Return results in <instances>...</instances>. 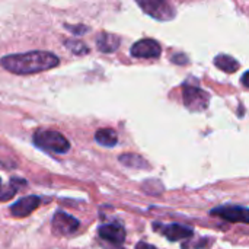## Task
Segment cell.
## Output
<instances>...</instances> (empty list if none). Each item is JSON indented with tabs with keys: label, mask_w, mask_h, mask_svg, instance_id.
I'll list each match as a JSON object with an SVG mask.
<instances>
[{
	"label": "cell",
	"mask_w": 249,
	"mask_h": 249,
	"mask_svg": "<svg viewBox=\"0 0 249 249\" xmlns=\"http://www.w3.org/2000/svg\"><path fill=\"white\" fill-rule=\"evenodd\" d=\"M136 249H158V248H155L153 245L146 244V242H139V244L136 245Z\"/></svg>",
	"instance_id": "ac0fdd59"
},
{
	"label": "cell",
	"mask_w": 249,
	"mask_h": 249,
	"mask_svg": "<svg viewBox=\"0 0 249 249\" xmlns=\"http://www.w3.org/2000/svg\"><path fill=\"white\" fill-rule=\"evenodd\" d=\"M118 160L127 166V168H133V169H150V165L147 163V160L144 158H142L140 155L136 153H124L118 158Z\"/></svg>",
	"instance_id": "7c38bea8"
},
{
	"label": "cell",
	"mask_w": 249,
	"mask_h": 249,
	"mask_svg": "<svg viewBox=\"0 0 249 249\" xmlns=\"http://www.w3.org/2000/svg\"><path fill=\"white\" fill-rule=\"evenodd\" d=\"M162 233H163L171 242H177V241H182V239L191 238L194 232H193V229L188 228V226L174 223V225L163 226V228H162Z\"/></svg>",
	"instance_id": "8fae6325"
},
{
	"label": "cell",
	"mask_w": 249,
	"mask_h": 249,
	"mask_svg": "<svg viewBox=\"0 0 249 249\" xmlns=\"http://www.w3.org/2000/svg\"><path fill=\"white\" fill-rule=\"evenodd\" d=\"M0 184H1V179H0Z\"/></svg>",
	"instance_id": "44dd1931"
},
{
	"label": "cell",
	"mask_w": 249,
	"mask_h": 249,
	"mask_svg": "<svg viewBox=\"0 0 249 249\" xmlns=\"http://www.w3.org/2000/svg\"><path fill=\"white\" fill-rule=\"evenodd\" d=\"M121 44V38L115 34L99 32L96 36V47L101 53H114L118 50Z\"/></svg>",
	"instance_id": "30bf717a"
},
{
	"label": "cell",
	"mask_w": 249,
	"mask_h": 249,
	"mask_svg": "<svg viewBox=\"0 0 249 249\" xmlns=\"http://www.w3.org/2000/svg\"><path fill=\"white\" fill-rule=\"evenodd\" d=\"M53 231L55 235H71L79 229V220L73 216H70L69 213L64 212H57L53 216V222H51Z\"/></svg>",
	"instance_id": "52a82bcc"
},
{
	"label": "cell",
	"mask_w": 249,
	"mask_h": 249,
	"mask_svg": "<svg viewBox=\"0 0 249 249\" xmlns=\"http://www.w3.org/2000/svg\"><path fill=\"white\" fill-rule=\"evenodd\" d=\"M182 99H184V105L187 107V109L193 112L204 111L207 109L210 104V95L201 88L193 86V85L182 86Z\"/></svg>",
	"instance_id": "3957f363"
},
{
	"label": "cell",
	"mask_w": 249,
	"mask_h": 249,
	"mask_svg": "<svg viewBox=\"0 0 249 249\" xmlns=\"http://www.w3.org/2000/svg\"><path fill=\"white\" fill-rule=\"evenodd\" d=\"M64 44L76 55H83V54L89 53V48L86 47V44L79 39H67V41H64Z\"/></svg>",
	"instance_id": "2e32d148"
},
{
	"label": "cell",
	"mask_w": 249,
	"mask_h": 249,
	"mask_svg": "<svg viewBox=\"0 0 249 249\" xmlns=\"http://www.w3.org/2000/svg\"><path fill=\"white\" fill-rule=\"evenodd\" d=\"M25 184H26V182H25L23 179H15V178H13V179L9 182V185L0 187V201H7V200L13 198L15 194H16L18 190H19L18 185H25Z\"/></svg>",
	"instance_id": "9a60e30c"
},
{
	"label": "cell",
	"mask_w": 249,
	"mask_h": 249,
	"mask_svg": "<svg viewBox=\"0 0 249 249\" xmlns=\"http://www.w3.org/2000/svg\"><path fill=\"white\" fill-rule=\"evenodd\" d=\"M66 29H69L70 32H73V35H82L85 34L86 31H89L88 26H83V25H77V26H73V25H64Z\"/></svg>",
	"instance_id": "e0dca14e"
},
{
	"label": "cell",
	"mask_w": 249,
	"mask_h": 249,
	"mask_svg": "<svg viewBox=\"0 0 249 249\" xmlns=\"http://www.w3.org/2000/svg\"><path fill=\"white\" fill-rule=\"evenodd\" d=\"M41 204V200L36 196H28L10 206V214L13 217H26L29 216L34 210H36Z\"/></svg>",
	"instance_id": "9c48e42d"
},
{
	"label": "cell",
	"mask_w": 249,
	"mask_h": 249,
	"mask_svg": "<svg viewBox=\"0 0 249 249\" xmlns=\"http://www.w3.org/2000/svg\"><path fill=\"white\" fill-rule=\"evenodd\" d=\"M130 54L137 58H158L162 54V48L158 41L144 38V39H140L136 44H133Z\"/></svg>",
	"instance_id": "8992f818"
},
{
	"label": "cell",
	"mask_w": 249,
	"mask_h": 249,
	"mask_svg": "<svg viewBox=\"0 0 249 249\" xmlns=\"http://www.w3.org/2000/svg\"><path fill=\"white\" fill-rule=\"evenodd\" d=\"M98 235L101 239L115 245V247H121L125 241V231L123 226L117 225V223H109V225H102L98 229Z\"/></svg>",
	"instance_id": "ba28073f"
},
{
	"label": "cell",
	"mask_w": 249,
	"mask_h": 249,
	"mask_svg": "<svg viewBox=\"0 0 249 249\" xmlns=\"http://www.w3.org/2000/svg\"><path fill=\"white\" fill-rule=\"evenodd\" d=\"M214 66L226 73H235L239 69V61H236L232 55L228 54H219L214 58Z\"/></svg>",
	"instance_id": "5bb4252c"
},
{
	"label": "cell",
	"mask_w": 249,
	"mask_h": 249,
	"mask_svg": "<svg viewBox=\"0 0 249 249\" xmlns=\"http://www.w3.org/2000/svg\"><path fill=\"white\" fill-rule=\"evenodd\" d=\"M95 140L104 147H114L118 143V136L112 128H99L95 133Z\"/></svg>",
	"instance_id": "4fadbf2b"
},
{
	"label": "cell",
	"mask_w": 249,
	"mask_h": 249,
	"mask_svg": "<svg viewBox=\"0 0 249 249\" xmlns=\"http://www.w3.org/2000/svg\"><path fill=\"white\" fill-rule=\"evenodd\" d=\"M34 143L42 149V150H48L53 153H67L70 150V143L69 140L58 131L54 130H36L34 134Z\"/></svg>",
	"instance_id": "7a4b0ae2"
},
{
	"label": "cell",
	"mask_w": 249,
	"mask_h": 249,
	"mask_svg": "<svg viewBox=\"0 0 249 249\" xmlns=\"http://www.w3.org/2000/svg\"><path fill=\"white\" fill-rule=\"evenodd\" d=\"M117 249H123V248H121V247H117Z\"/></svg>",
	"instance_id": "ffe728a7"
},
{
	"label": "cell",
	"mask_w": 249,
	"mask_h": 249,
	"mask_svg": "<svg viewBox=\"0 0 249 249\" xmlns=\"http://www.w3.org/2000/svg\"><path fill=\"white\" fill-rule=\"evenodd\" d=\"M241 80H242V85L249 89V70L247 71V73H244V74H242V79H241Z\"/></svg>",
	"instance_id": "d6986e66"
},
{
	"label": "cell",
	"mask_w": 249,
	"mask_h": 249,
	"mask_svg": "<svg viewBox=\"0 0 249 249\" xmlns=\"http://www.w3.org/2000/svg\"><path fill=\"white\" fill-rule=\"evenodd\" d=\"M0 63L10 73L32 74L57 67L60 64V58L50 51H28L4 55Z\"/></svg>",
	"instance_id": "6da1fadb"
},
{
	"label": "cell",
	"mask_w": 249,
	"mask_h": 249,
	"mask_svg": "<svg viewBox=\"0 0 249 249\" xmlns=\"http://www.w3.org/2000/svg\"><path fill=\"white\" fill-rule=\"evenodd\" d=\"M212 216H217L220 219H225L231 223H245L249 225V209L239 207V206H223L213 209L210 212Z\"/></svg>",
	"instance_id": "5b68a950"
},
{
	"label": "cell",
	"mask_w": 249,
	"mask_h": 249,
	"mask_svg": "<svg viewBox=\"0 0 249 249\" xmlns=\"http://www.w3.org/2000/svg\"><path fill=\"white\" fill-rule=\"evenodd\" d=\"M137 4L156 20H172L177 15V10L172 3L165 1V0H144V1H137Z\"/></svg>",
	"instance_id": "277c9868"
}]
</instances>
